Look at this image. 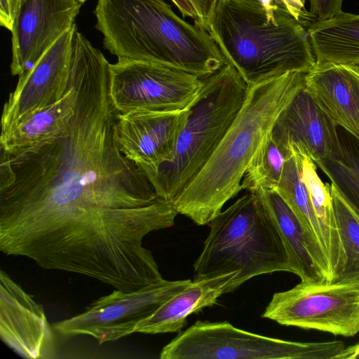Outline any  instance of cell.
Returning a JSON list of instances; mask_svg holds the SVG:
<instances>
[{
	"mask_svg": "<svg viewBox=\"0 0 359 359\" xmlns=\"http://www.w3.org/2000/svg\"><path fill=\"white\" fill-rule=\"evenodd\" d=\"M70 76L77 101L65 131L11 156L13 180L0 189V247L44 269L104 281L138 262L144 238L173 226L178 212L120 149L103 53L74 47Z\"/></svg>",
	"mask_w": 359,
	"mask_h": 359,
	"instance_id": "6da1fadb",
	"label": "cell"
},
{
	"mask_svg": "<svg viewBox=\"0 0 359 359\" xmlns=\"http://www.w3.org/2000/svg\"><path fill=\"white\" fill-rule=\"evenodd\" d=\"M94 14L104 48L118 60L155 62L200 79L227 63L209 32L164 0H97Z\"/></svg>",
	"mask_w": 359,
	"mask_h": 359,
	"instance_id": "7a4b0ae2",
	"label": "cell"
},
{
	"mask_svg": "<svg viewBox=\"0 0 359 359\" xmlns=\"http://www.w3.org/2000/svg\"><path fill=\"white\" fill-rule=\"evenodd\" d=\"M306 73L290 72L248 86L245 101L219 144L173 203L198 225L209 223L241 189L245 172L276 118L305 85Z\"/></svg>",
	"mask_w": 359,
	"mask_h": 359,
	"instance_id": "3957f363",
	"label": "cell"
},
{
	"mask_svg": "<svg viewBox=\"0 0 359 359\" xmlns=\"http://www.w3.org/2000/svg\"><path fill=\"white\" fill-rule=\"evenodd\" d=\"M208 32L248 86L316 64L308 32L283 8L218 0Z\"/></svg>",
	"mask_w": 359,
	"mask_h": 359,
	"instance_id": "277c9868",
	"label": "cell"
},
{
	"mask_svg": "<svg viewBox=\"0 0 359 359\" xmlns=\"http://www.w3.org/2000/svg\"><path fill=\"white\" fill-rule=\"evenodd\" d=\"M209 226L194 264V279L237 272L229 285L232 292L255 276L276 271L297 274L280 231L257 194L248 191Z\"/></svg>",
	"mask_w": 359,
	"mask_h": 359,
	"instance_id": "5b68a950",
	"label": "cell"
},
{
	"mask_svg": "<svg viewBox=\"0 0 359 359\" xmlns=\"http://www.w3.org/2000/svg\"><path fill=\"white\" fill-rule=\"evenodd\" d=\"M171 158L147 172L158 196L174 203L208 161L240 111L248 86L229 63L202 78Z\"/></svg>",
	"mask_w": 359,
	"mask_h": 359,
	"instance_id": "8992f818",
	"label": "cell"
},
{
	"mask_svg": "<svg viewBox=\"0 0 359 359\" xmlns=\"http://www.w3.org/2000/svg\"><path fill=\"white\" fill-rule=\"evenodd\" d=\"M341 341L297 342L252 333L226 321L198 320L165 345L161 359H337Z\"/></svg>",
	"mask_w": 359,
	"mask_h": 359,
	"instance_id": "52a82bcc",
	"label": "cell"
},
{
	"mask_svg": "<svg viewBox=\"0 0 359 359\" xmlns=\"http://www.w3.org/2000/svg\"><path fill=\"white\" fill-rule=\"evenodd\" d=\"M262 317L282 325L353 337L359 332V282L302 280L275 293Z\"/></svg>",
	"mask_w": 359,
	"mask_h": 359,
	"instance_id": "ba28073f",
	"label": "cell"
},
{
	"mask_svg": "<svg viewBox=\"0 0 359 359\" xmlns=\"http://www.w3.org/2000/svg\"><path fill=\"white\" fill-rule=\"evenodd\" d=\"M202 83L195 75L155 62L118 60L110 64L109 93L120 114L186 109Z\"/></svg>",
	"mask_w": 359,
	"mask_h": 359,
	"instance_id": "9c48e42d",
	"label": "cell"
},
{
	"mask_svg": "<svg viewBox=\"0 0 359 359\" xmlns=\"http://www.w3.org/2000/svg\"><path fill=\"white\" fill-rule=\"evenodd\" d=\"M191 282L163 279L135 291L115 289L94 300L83 312L52 327L63 337L88 335L99 344L114 341L134 333L139 323Z\"/></svg>",
	"mask_w": 359,
	"mask_h": 359,
	"instance_id": "30bf717a",
	"label": "cell"
},
{
	"mask_svg": "<svg viewBox=\"0 0 359 359\" xmlns=\"http://www.w3.org/2000/svg\"><path fill=\"white\" fill-rule=\"evenodd\" d=\"M79 0H22L12 34L13 76L24 78L53 43L74 25Z\"/></svg>",
	"mask_w": 359,
	"mask_h": 359,
	"instance_id": "8fae6325",
	"label": "cell"
},
{
	"mask_svg": "<svg viewBox=\"0 0 359 359\" xmlns=\"http://www.w3.org/2000/svg\"><path fill=\"white\" fill-rule=\"evenodd\" d=\"M75 25L47 50L24 78L18 79L3 107L1 133L56 103L69 90Z\"/></svg>",
	"mask_w": 359,
	"mask_h": 359,
	"instance_id": "7c38bea8",
	"label": "cell"
},
{
	"mask_svg": "<svg viewBox=\"0 0 359 359\" xmlns=\"http://www.w3.org/2000/svg\"><path fill=\"white\" fill-rule=\"evenodd\" d=\"M270 134L289 156L297 153L316 163L340 151L337 126L305 85L280 113Z\"/></svg>",
	"mask_w": 359,
	"mask_h": 359,
	"instance_id": "4fadbf2b",
	"label": "cell"
},
{
	"mask_svg": "<svg viewBox=\"0 0 359 359\" xmlns=\"http://www.w3.org/2000/svg\"><path fill=\"white\" fill-rule=\"evenodd\" d=\"M53 328L44 309L4 270H0V337L21 357L55 358Z\"/></svg>",
	"mask_w": 359,
	"mask_h": 359,
	"instance_id": "5bb4252c",
	"label": "cell"
},
{
	"mask_svg": "<svg viewBox=\"0 0 359 359\" xmlns=\"http://www.w3.org/2000/svg\"><path fill=\"white\" fill-rule=\"evenodd\" d=\"M187 108L176 111L119 113L115 134L120 149L145 173L156 170L171 158Z\"/></svg>",
	"mask_w": 359,
	"mask_h": 359,
	"instance_id": "9a60e30c",
	"label": "cell"
},
{
	"mask_svg": "<svg viewBox=\"0 0 359 359\" xmlns=\"http://www.w3.org/2000/svg\"><path fill=\"white\" fill-rule=\"evenodd\" d=\"M305 86L337 127L359 140V65L316 62Z\"/></svg>",
	"mask_w": 359,
	"mask_h": 359,
	"instance_id": "2e32d148",
	"label": "cell"
},
{
	"mask_svg": "<svg viewBox=\"0 0 359 359\" xmlns=\"http://www.w3.org/2000/svg\"><path fill=\"white\" fill-rule=\"evenodd\" d=\"M237 272L204 279H194L186 287L164 302L150 316L138 323L135 332L160 334L176 332L186 325L187 318L207 306L215 304L228 293Z\"/></svg>",
	"mask_w": 359,
	"mask_h": 359,
	"instance_id": "e0dca14e",
	"label": "cell"
},
{
	"mask_svg": "<svg viewBox=\"0 0 359 359\" xmlns=\"http://www.w3.org/2000/svg\"><path fill=\"white\" fill-rule=\"evenodd\" d=\"M76 101L77 90L70 76L69 89L60 100L1 133L0 148L18 156L53 141L69 126Z\"/></svg>",
	"mask_w": 359,
	"mask_h": 359,
	"instance_id": "ac0fdd59",
	"label": "cell"
},
{
	"mask_svg": "<svg viewBox=\"0 0 359 359\" xmlns=\"http://www.w3.org/2000/svg\"><path fill=\"white\" fill-rule=\"evenodd\" d=\"M307 32L316 62L359 65V15L341 11Z\"/></svg>",
	"mask_w": 359,
	"mask_h": 359,
	"instance_id": "d6986e66",
	"label": "cell"
},
{
	"mask_svg": "<svg viewBox=\"0 0 359 359\" xmlns=\"http://www.w3.org/2000/svg\"><path fill=\"white\" fill-rule=\"evenodd\" d=\"M303 156L293 153L286 159L282 174L274 189L290 206L299 220L309 243L311 254L318 265L331 281L327 258L322 235L307 189L302 178Z\"/></svg>",
	"mask_w": 359,
	"mask_h": 359,
	"instance_id": "ffe728a7",
	"label": "cell"
},
{
	"mask_svg": "<svg viewBox=\"0 0 359 359\" xmlns=\"http://www.w3.org/2000/svg\"><path fill=\"white\" fill-rule=\"evenodd\" d=\"M252 193L262 198L272 215L297 271L296 275L302 281L328 282L311 254L302 225L286 202L273 189L260 188Z\"/></svg>",
	"mask_w": 359,
	"mask_h": 359,
	"instance_id": "44dd1931",
	"label": "cell"
},
{
	"mask_svg": "<svg viewBox=\"0 0 359 359\" xmlns=\"http://www.w3.org/2000/svg\"><path fill=\"white\" fill-rule=\"evenodd\" d=\"M302 178L309 193L318 223L327 258L331 281L343 271L346 262L333 208L331 185L319 177L315 163L306 157L302 162Z\"/></svg>",
	"mask_w": 359,
	"mask_h": 359,
	"instance_id": "7402d4cb",
	"label": "cell"
},
{
	"mask_svg": "<svg viewBox=\"0 0 359 359\" xmlns=\"http://www.w3.org/2000/svg\"><path fill=\"white\" fill-rule=\"evenodd\" d=\"M340 151L317 161L338 194L359 215V140L338 127Z\"/></svg>",
	"mask_w": 359,
	"mask_h": 359,
	"instance_id": "603a6c76",
	"label": "cell"
},
{
	"mask_svg": "<svg viewBox=\"0 0 359 359\" xmlns=\"http://www.w3.org/2000/svg\"><path fill=\"white\" fill-rule=\"evenodd\" d=\"M270 132L263 139L248 164L241 182L242 190L250 192L260 188L274 190L278 184L284 163L292 155L289 156L279 149Z\"/></svg>",
	"mask_w": 359,
	"mask_h": 359,
	"instance_id": "cb8c5ba5",
	"label": "cell"
},
{
	"mask_svg": "<svg viewBox=\"0 0 359 359\" xmlns=\"http://www.w3.org/2000/svg\"><path fill=\"white\" fill-rule=\"evenodd\" d=\"M331 193L338 231L346 262L341 275L332 282H359V215L331 184Z\"/></svg>",
	"mask_w": 359,
	"mask_h": 359,
	"instance_id": "d4e9b609",
	"label": "cell"
},
{
	"mask_svg": "<svg viewBox=\"0 0 359 359\" xmlns=\"http://www.w3.org/2000/svg\"><path fill=\"white\" fill-rule=\"evenodd\" d=\"M250 6L264 7L267 9L283 8L302 22L306 0H229Z\"/></svg>",
	"mask_w": 359,
	"mask_h": 359,
	"instance_id": "484cf974",
	"label": "cell"
},
{
	"mask_svg": "<svg viewBox=\"0 0 359 359\" xmlns=\"http://www.w3.org/2000/svg\"><path fill=\"white\" fill-rule=\"evenodd\" d=\"M343 0H310V12L316 20L332 18L341 12Z\"/></svg>",
	"mask_w": 359,
	"mask_h": 359,
	"instance_id": "4316f807",
	"label": "cell"
},
{
	"mask_svg": "<svg viewBox=\"0 0 359 359\" xmlns=\"http://www.w3.org/2000/svg\"><path fill=\"white\" fill-rule=\"evenodd\" d=\"M218 0H189L196 15V25L208 31L210 20Z\"/></svg>",
	"mask_w": 359,
	"mask_h": 359,
	"instance_id": "83f0119b",
	"label": "cell"
},
{
	"mask_svg": "<svg viewBox=\"0 0 359 359\" xmlns=\"http://www.w3.org/2000/svg\"><path fill=\"white\" fill-rule=\"evenodd\" d=\"M22 0H0V24L11 32Z\"/></svg>",
	"mask_w": 359,
	"mask_h": 359,
	"instance_id": "f1b7e54d",
	"label": "cell"
},
{
	"mask_svg": "<svg viewBox=\"0 0 359 359\" xmlns=\"http://www.w3.org/2000/svg\"><path fill=\"white\" fill-rule=\"evenodd\" d=\"M177 6L180 12L184 17L191 18L194 23L197 22V15L196 11L189 0H171Z\"/></svg>",
	"mask_w": 359,
	"mask_h": 359,
	"instance_id": "f546056e",
	"label": "cell"
},
{
	"mask_svg": "<svg viewBox=\"0 0 359 359\" xmlns=\"http://www.w3.org/2000/svg\"><path fill=\"white\" fill-rule=\"evenodd\" d=\"M359 358V343L353 346L345 347L337 359H358Z\"/></svg>",
	"mask_w": 359,
	"mask_h": 359,
	"instance_id": "4dcf8cb0",
	"label": "cell"
},
{
	"mask_svg": "<svg viewBox=\"0 0 359 359\" xmlns=\"http://www.w3.org/2000/svg\"><path fill=\"white\" fill-rule=\"evenodd\" d=\"M79 1H80L83 4H84L86 1H87L88 0H79Z\"/></svg>",
	"mask_w": 359,
	"mask_h": 359,
	"instance_id": "1f68e13d",
	"label": "cell"
}]
</instances>
